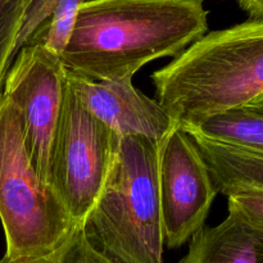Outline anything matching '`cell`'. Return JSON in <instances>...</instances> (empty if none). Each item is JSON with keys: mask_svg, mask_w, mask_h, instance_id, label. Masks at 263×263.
Returning a JSON list of instances; mask_svg holds the SVG:
<instances>
[{"mask_svg": "<svg viewBox=\"0 0 263 263\" xmlns=\"http://www.w3.org/2000/svg\"><path fill=\"white\" fill-rule=\"evenodd\" d=\"M249 20L263 21V0H235Z\"/></svg>", "mask_w": 263, "mask_h": 263, "instance_id": "cell-17", "label": "cell"}, {"mask_svg": "<svg viewBox=\"0 0 263 263\" xmlns=\"http://www.w3.org/2000/svg\"><path fill=\"white\" fill-rule=\"evenodd\" d=\"M0 221L5 258L37 259L58 251L81 225L69 216L28 157L15 105L0 94Z\"/></svg>", "mask_w": 263, "mask_h": 263, "instance_id": "cell-4", "label": "cell"}, {"mask_svg": "<svg viewBox=\"0 0 263 263\" xmlns=\"http://www.w3.org/2000/svg\"><path fill=\"white\" fill-rule=\"evenodd\" d=\"M62 0H30L26 5L15 43V54L23 46L31 45L50 21Z\"/></svg>", "mask_w": 263, "mask_h": 263, "instance_id": "cell-15", "label": "cell"}, {"mask_svg": "<svg viewBox=\"0 0 263 263\" xmlns=\"http://www.w3.org/2000/svg\"><path fill=\"white\" fill-rule=\"evenodd\" d=\"M67 79L90 113L118 139L145 136L162 143L177 126L156 99L134 86L133 79L92 81L68 71Z\"/></svg>", "mask_w": 263, "mask_h": 263, "instance_id": "cell-8", "label": "cell"}, {"mask_svg": "<svg viewBox=\"0 0 263 263\" xmlns=\"http://www.w3.org/2000/svg\"><path fill=\"white\" fill-rule=\"evenodd\" d=\"M26 2H27V3H28V2H30V0H26Z\"/></svg>", "mask_w": 263, "mask_h": 263, "instance_id": "cell-20", "label": "cell"}, {"mask_svg": "<svg viewBox=\"0 0 263 263\" xmlns=\"http://www.w3.org/2000/svg\"><path fill=\"white\" fill-rule=\"evenodd\" d=\"M120 139L90 113L68 82L50 159V186L67 212L84 225L115 162Z\"/></svg>", "mask_w": 263, "mask_h": 263, "instance_id": "cell-5", "label": "cell"}, {"mask_svg": "<svg viewBox=\"0 0 263 263\" xmlns=\"http://www.w3.org/2000/svg\"><path fill=\"white\" fill-rule=\"evenodd\" d=\"M207 31L205 0H84L61 59L84 79L120 81L176 58Z\"/></svg>", "mask_w": 263, "mask_h": 263, "instance_id": "cell-1", "label": "cell"}, {"mask_svg": "<svg viewBox=\"0 0 263 263\" xmlns=\"http://www.w3.org/2000/svg\"><path fill=\"white\" fill-rule=\"evenodd\" d=\"M210 168L218 194L238 187L263 189V156L230 144L192 135Z\"/></svg>", "mask_w": 263, "mask_h": 263, "instance_id": "cell-10", "label": "cell"}, {"mask_svg": "<svg viewBox=\"0 0 263 263\" xmlns=\"http://www.w3.org/2000/svg\"><path fill=\"white\" fill-rule=\"evenodd\" d=\"M241 108L247 110H252V112L259 113V115H263V95L256 98V99L252 100L251 103H248V104H246Z\"/></svg>", "mask_w": 263, "mask_h": 263, "instance_id": "cell-18", "label": "cell"}, {"mask_svg": "<svg viewBox=\"0 0 263 263\" xmlns=\"http://www.w3.org/2000/svg\"><path fill=\"white\" fill-rule=\"evenodd\" d=\"M259 263H263V236L261 241V248H259Z\"/></svg>", "mask_w": 263, "mask_h": 263, "instance_id": "cell-19", "label": "cell"}, {"mask_svg": "<svg viewBox=\"0 0 263 263\" xmlns=\"http://www.w3.org/2000/svg\"><path fill=\"white\" fill-rule=\"evenodd\" d=\"M229 212H234L249 226L263 233V189L238 187L228 194Z\"/></svg>", "mask_w": 263, "mask_h": 263, "instance_id": "cell-16", "label": "cell"}, {"mask_svg": "<svg viewBox=\"0 0 263 263\" xmlns=\"http://www.w3.org/2000/svg\"><path fill=\"white\" fill-rule=\"evenodd\" d=\"M84 0H62L50 21L31 45H41L61 57L66 49Z\"/></svg>", "mask_w": 263, "mask_h": 263, "instance_id": "cell-12", "label": "cell"}, {"mask_svg": "<svg viewBox=\"0 0 263 263\" xmlns=\"http://www.w3.org/2000/svg\"><path fill=\"white\" fill-rule=\"evenodd\" d=\"M0 263H112L103 257L87 240L82 226L58 251L37 259H8L3 257Z\"/></svg>", "mask_w": 263, "mask_h": 263, "instance_id": "cell-14", "label": "cell"}, {"mask_svg": "<svg viewBox=\"0 0 263 263\" xmlns=\"http://www.w3.org/2000/svg\"><path fill=\"white\" fill-rule=\"evenodd\" d=\"M263 233L234 212L217 226H204L192 236L180 263H259Z\"/></svg>", "mask_w": 263, "mask_h": 263, "instance_id": "cell-9", "label": "cell"}, {"mask_svg": "<svg viewBox=\"0 0 263 263\" xmlns=\"http://www.w3.org/2000/svg\"><path fill=\"white\" fill-rule=\"evenodd\" d=\"M158 181L164 246L180 248L204 228L218 194L197 144L180 125L161 143Z\"/></svg>", "mask_w": 263, "mask_h": 263, "instance_id": "cell-7", "label": "cell"}, {"mask_svg": "<svg viewBox=\"0 0 263 263\" xmlns=\"http://www.w3.org/2000/svg\"><path fill=\"white\" fill-rule=\"evenodd\" d=\"M161 143L120 139L115 162L84 228L89 243L112 263H164L159 197Z\"/></svg>", "mask_w": 263, "mask_h": 263, "instance_id": "cell-3", "label": "cell"}, {"mask_svg": "<svg viewBox=\"0 0 263 263\" xmlns=\"http://www.w3.org/2000/svg\"><path fill=\"white\" fill-rule=\"evenodd\" d=\"M156 100L181 127L263 95V21L207 32L152 74Z\"/></svg>", "mask_w": 263, "mask_h": 263, "instance_id": "cell-2", "label": "cell"}, {"mask_svg": "<svg viewBox=\"0 0 263 263\" xmlns=\"http://www.w3.org/2000/svg\"><path fill=\"white\" fill-rule=\"evenodd\" d=\"M187 134L208 140L230 144L263 156V115L236 108L204 118L192 127H182Z\"/></svg>", "mask_w": 263, "mask_h": 263, "instance_id": "cell-11", "label": "cell"}, {"mask_svg": "<svg viewBox=\"0 0 263 263\" xmlns=\"http://www.w3.org/2000/svg\"><path fill=\"white\" fill-rule=\"evenodd\" d=\"M64 85L66 68L61 57L41 45H27L15 54L2 90L17 108L31 163L48 185Z\"/></svg>", "mask_w": 263, "mask_h": 263, "instance_id": "cell-6", "label": "cell"}, {"mask_svg": "<svg viewBox=\"0 0 263 263\" xmlns=\"http://www.w3.org/2000/svg\"><path fill=\"white\" fill-rule=\"evenodd\" d=\"M26 5V0H0V94L15 57V43Z\"/></svg>", "mask_w": 263, "mask_h": 263, "instance_id": "cell-13", "label": "cell"}]
</instances>
